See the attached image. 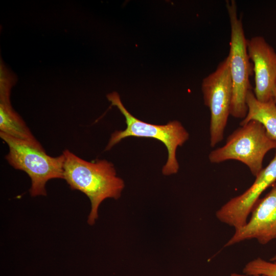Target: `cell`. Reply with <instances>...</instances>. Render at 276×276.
<instances>
[{
  "label": "cell",
  "mask_w": 276,
  "mask_h": 276,
  "mask_svg": "<svg viewBox=\"0 0 276 276\" xmlns=\"http://www.w3.org/2000/svg\"><path fill=\"white\" fill-rule=\"evenodd\" d=\"M64 156L63 179L72 190L85 194L91 203L87 223L93 225L98 217V208L105 199H118L124 188L122 179L117 175L113 165L105 160L88 162L68 149Z\"/></svg>",
  "instance_id": "1"
},
{
  "label": "cell",
  "mask_w": 276,
  "mask_h": 276,
  "mask_svg": "<svg viewBox=\"0 0 276 276\" xmlns=\"http://www.w3.org/2000/svg\"><path fill=\"white\" fill-rule=\"evenodd\" d=\"M111 105L117 106L124 116L126 128L112 133L106 147L110 150L123 139L130 137H147L156 139L163 143L168 151V158L162 169L165 175L176 173L179 168L176 152L189 139V134L178 121L169 122L166 125H155L145 122L133 116L124 107L119 94L113 92L107 96Z\"/></svg>",
  "instance_id": "2"
},
{
  "label": "cell",
  "mask_w": 276,
  "mask_h": 276,
  "mask_svg": "<svg viewBox=\"0 0 276 276\" xmlns=\"http://www.w3.org/2000/svg\"><path fill=\"white\" fill-rule=\"evenodd\" d=\"M272 149L276 150V141L269 137L260 122L251 120L235 130L225 144L211 151L208 157L212 164L239 161L256 177L263 168L265 156Z\"/></svg>",
  "instance_id": "3"
},
{
  "label": "cell",
  "mask_w": 276,
  "mask_h": 276,
  "mask_svg": "<svg viewBox=\"0 0 276 276\" xmlns=\"http://www.w3.org/2000/svg\"><path fill=\"white\" fill-rule=\"evenodd\" d=\"M1 138L7 144L6 155L13 168L25 172L31 179L29 192L31 196H46L45 185L52 179H63L64 156L53 157L45 151L38 149L28 143L0 132Z\"/></svg>",
  "instance_id": "4"
},
{
  "label": "cell",
  "mask_w": 276,
  "mask_h": 276,
  "mask_svg": "<svg viewBox=\"0 0 276 276\" xmlns=\"http://www.w3.org/2000/svg\"><path fill=\"white\" fill-rule=\"evenodd\" d=\"M226 7L231 26L230 48L227 56L232 82L230 115L243 120L248 110L246 97L251 90L249 77L252 67L247 52V39L242 19L238 15L236 2L226 1Z\"/></svg>",
  "instance_id": "5"
},
{
  "label": "cell",
  "mask_w": 276,
  "mask_h": 276,
  "mask_svg": "<svg viewBox=\"0 0 276 276\" xmlns=\"http://www.w3.org/2000/svg\"><path fill=\"white\" fill-rule=\"evenodd\" d=\"M204 103L210 111V146L221 142L230 115L232 82L227 56L205 77L201 86Z\"/></svg>",
  "instance_id": "6"
},
{
  "label": "cell",
  "mask_w": 276,
  "mask_h": 276,
  "mask_svg": "<svg viewBox=\"0 0 276 276\" xmlns=\"http://www.w3.org/2000/svg\"><path fill=\"white\" fill-rule=\"evenodd\" d=\"M252 184L243 193L221 206L216 217L221 222L233 227L235 230L243 226L262 194L276 182V151L268 165L255 177Z\"/></svg>",
  "instance_id": "7"
},
{
  "label": "cell",
  "mask_w": 276,
  "mask_h": 276,
  "mask_svg": "<svg viewBox=\"0 0 276 276\" xmlns=\"http://www.w3.org/2000/svg\"><path fill=\"white\" fill-rule=\"evenodd\" d=\"M250 215L243 226L235 230L224 247L251 239L265 245L276 239V182L270 191L257 202Z\"/></svg>",
  "instance_id": "8"
},
{
  "label": "cell",
  "mask_w": 276,
  "mask_h": 276,
  "mask_svg": "<svg viewBox=\"0 0 276 276\" xmlns=\"http://www.w3.org/2000/svg\"><path fill=\"white\" fill-rule=\"evenodd\" d=\"M247 52L252 62L254 95L261 102L269 101L276 84V52L261 36L247 39Z\"/></svg>",
  "instance_id": "9"
},
{
  "label": "cell",
  "mask_w": 276,
  "mask_h": 276,
  "mask_svg": "<svg viewBox=\"0 0 276 276\" xmlns=\"http://www.w3.org/2000/svg\"><path fill=\"white\" fill-rule=\"evenodd\" d=\"M246 103L247 113L240 126L251 120L257 121L264 126L269 137L276 141V104L273 100L261 102L250 90L247 95Z\"/></svg>",
  "instance_id": "10"
},
{
  "label": "cell",
  "mask_w": 276,
  "mask_h": 276,
  "mask_svg": "<svg viewBox=\"0 0 276 276\" xmlns=\"http://www.w3.org/2000/svg\"><path fill=\"white\" fill-rule=\"evenodd\" d=\"M0 132L23 141L38 149L45 151L25 122L12 110L8 102H1Z\"/></svg>",
  "instance_id": "11"
},
{
  "label": "cell",
  "mask_w": 276,
  "mask_h": 276,
  "mask_svg": "<svg viewBox=\"0 0 276 276\" xmlns=\"http://www.w3.org/2000/svg\"><path fill=\"white\" fill-rule=\"evenodd\" d=\"M242 273L247 274L276 276V262L267 261L258 257L244 265Z\"/></svg>",
  "instance_id": "12"
},
{
  "label": "cell",
  "mask_w": 276,
  "mask_h": 276,
  "mask_svg": "<svg viewBox=\"0 0 276 276\" xmlns=\"http://www.w3.org/2000/svg\"><path fill=\"white\" fill-rule=\"evenodd\" d=\"M230 276H267V275H261V274H244L243 273H236V272H233L231 273Z\"/></svg>",
  "instance_id": "13"
},
{
  "label": "cell",
  "mask_w": 276,
  "mask_h": 276,
  "mask_svg": "<svg viewBox=\"0 0 276 276\" xmlns=\"http://www.w3.org/2000/svg\"><path fill=\"white\" fill-rule=\"evenodd\" d=\"M272 100L275 103V104H276V84H275V86L274 91H273Z\"/></svg>",
  "instance_id": "14"
},
{
  "label": "cell",
  "mask_w": 276,
  "mask_h": 276,
  "mask_svg": "<svg viewBox=\"0 0 276 276\" xmlns=\"http://www.w3.org/2000/svg\"><path fill=\"white\" fill-rule=\"evenodd\" d=\"M269 261L276 262V254L270 259Z\"/></svg>",
  "instance_id": "15"
}]
</instances>
